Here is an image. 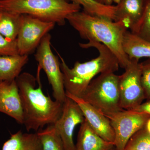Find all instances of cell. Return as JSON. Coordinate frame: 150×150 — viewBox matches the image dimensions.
<instances>
[{"label":"cell","instance_id":"cell-1","mask_svg":"<svg viewBox=\"0 0 150 150\" xmlns=\"http://www.w3.org/2000/svg\"><path fill=\"white\" fill-rule=\"evenodd\" d=\"M41 69L38 67L37 78L22 73L16 79L23 110V124L28 132H37L46 125L56 123L62 115L64 103L52 100L43 93L40 83Z\"/></svg>","mask_w":150,"mask_h":150},{"label":"cell","instance_id":"cell-2","mask_svg":"<svg viewBox=\"0 0 150 150\" xmlns=\"http://www.w3.org/2000/svg\"><path fill=\"white\" fill-rule=\"evenodd\" d=\"M67 20L82 38L106 46L118 59L121 68L125 69L129 64L130 59L123 46V36L128 29L121 23L80 11L70 14Z\"/></svg>","mask_w":150,"mask_h":150},{"label":"cell","instance_id":"cell-3","mask_svg":"<svg viewBox=\"0 0 150 150\" xmlns=\"http://www.w3.org/2000/svg\"><path fill=\"white\" fill-rule=\"evenodd\" d=\"M79 44L80 47L85 49L95 48L98 51V56L83 63L76 62L74 67L70 68L64 58L58 54L61 60L60 68L66 92L81 98L96 76L103 73H115L118 71L120 65L115 55L102 43L90 41Z\"/></svg>","mask_w":150,"mask_h":150},{"label":"cell","instance_id":"cell-4","mask_svg":"<svg viewBox=\"0 0 150 150\" xmlns=\"http://www.w3.org/2000/svg\"><path fill=\"white\" fill-rule=\"evenodd\" d=\"M81 7L67 0H0V10L27 14L48 22L64 25L67 17Z\"/></svg>","mask_w":150,"mask_h":150},{"label":"cell","instance_id":"cell-5","mask_svg":"<svg viewBox=\"0 0 150 150\" xmlns=\"http://www.w3.org/2000/svg\"><path fill=\"white\" fill-rule=\"evenodd\" d=\"M81 98L104 115L123 110L120 105L119 76L113 72L103 73L94 79Z\"/></svg>","mask_w":150,"mask_h":150},{"label":"cell","instance_id":"cell-6","mask_svg":"<svg viewBox=\"0 0 150 150\" xmlns=\"http://www.w3.org/2000/svg\"><path fill=\"white\" fill-rule=\"evenodd\" d=\"M51 38L49 33L43 37L36 49L35 58L38 62V67L43 69L47 75L55 100L64 103L67 97L63 73L60 68L59 57L55 56L51 50Z\"/></svg>","mask_w":150,"mask_h":150},{"label":"cell","instance_id":"cell-7","mask_svg":"<svg viewBox=\"0 0 150 150\" xmlns=\"http://www.w3.org/2000/svg\"><path fill=\"white\" fill-rule=\"evenodd\" d=\"M125 72L119 76L120 105L124 110H133L145 98L141 82V68L139 60L130 59Z\"/></svg>","mask_w":150,"mask_h":150},{"label":"cell","instance_id":"cell-8","mask_svg":"<svg viewBox=\"0 0 150 150\" xmlns=\"http://www.w3.org/2000/svg\"><path fill=\"white\" fill-rule=\"evenodd\" d=\"M105 115L110 120L114 130V144L116 150H124L130 138L144 127L150 117L146 113L124 109Z\"/></svg>","mask_w":150,"mask_h":150},{"label":"cell","instance_id":"cell-9","mask_svg":"<svg viewBox=\"0 0 150 150\" xmlns=\"http://www.w3.org/2000/svg\"><path fill=\"white\" fill-rule=\"evenodd\" d=\"M55 24L28 15H21L20 27L16 38L19 54L28 55L35 51L43 37L54 28Z\"/></svg>","mask_w":150,"mask_h":150},{"label":"cell","instance_id":"cell-10","mask_svg":"<svg viewBox=\"0 0 150 150\" xmlns=\"http://www.w3.org/2000/svg\"><path fill=\"white\" fill-rule=\"evenodd\" d=\"M84 120L79 105L67 97L63 104L62 115L54 124L62 138L65 150H76L73 139L74 131L76 126L81 124Z\"/></svg>","mask_w":150,"mask_h":150},{"label":"cell","instance_id":"cell-11","mask_svg":"<svg viewBox=\"0 0 150 150\" xmlns=\"http://www.w3.org/2000/svg\"><path fill=\"white\" fill-rule=\"evenodd\" d=\"M66 95V96L79 105L85 118L92 129L105 141L114 143L115 133L108 118L81 98L74 96L67 92Z\"/></svg>","mask_w":150,"mask_h":150},{"label":"cell","instance_id":"cell-12","mask_svg":"<svg viewBox=\"0 0 150 150\" xmlns=\"http://www.w3.org/2000/svg\"><path fill=\"white\" fill-rule=\"evenodd\" d=\"M0 112L23 124V110L16 79L0 83Z\"/></svg>","mask_w":150,"mask_h":150},{"label":"cell","instance_id":"cell-13","mask_svg":"<svg viewBox=\"0 0 150 150\" xmlns=\"http://www.w3.org/2000/svg\"><path fill=\"white\" fill-rule=\"evenodd\" d=\"M145 4V0H121L116 5L114 21L131 30L141 19Z\"/></svg>","mask_w":150,"mask_h":150},{"label":"cell","instance_id":"cell-14","mask_svg":"<svg viewBox=\"0 0 150 150\" xmlns=\"http://www.w3.org/2000/svg\"><path fill=\"white\" fill-rule=\"evenodd\" d=\"M76 150H110L114 143L108 142L97 134L85 118L78 133Z\"/></svg>","mask_w":150,"mask_h":150},{"label":"cell","instance_id":"cell-15","mask_svg":"<svg viewBox=\"0 0 150 150\" xmlns=\"http://www.w3.org/2000/svg\"><path fill=\"white\" fill-rule=\"evenodd\" d=\"M28 61V55L0 56V83L16 79Z\"/></svg>","mask_w":150,"mask_h":150},{"label":"cell","instance_id":"cell-16","mask_svg":"<svg viewBox=\"0 0 150 150\" xmlns=\"http://www.w3.org/2000/svg\"><path fill=\"white\" fill-rule=\"evenodd\" d=\"M123 50L130 59L150 58V42L129 30L123 36Z\"/></svg>","mask_w":150,"mask_h":150},{"label":"cell","instance_id":"cell-17","mask_svg":"<svg viewBox=\"0 0 150 150\" xmlns=\"http://www.w3.org/2000/svg\"><path fill=\"white\" fill-rule=\"evenodd\" d=\"M2 150H41V146L36 133L26 134L19 131L5 142Z\"/></svg>","mask_w":150,"mask_h":150},{"label":"cell","instance_id":"cell-18","mask_svg":"<svg viewBox=\"0 0 150 150\" xmlns=\"http://www.w3.org/2000/svg\"><path fill=\"white\" fill-rule=\"evenodd\" d=\"M21 22V15L0 10V34L9 40H16Z\"/></svg>","mask_w":150,"mask_h":150},{"label":"cell","instance_id":"cell-19","mask_svg":"<svg viewBox=\"0 0 150 150\" xmlns=\"http://www.w3.org/2000/svg\"><path fill=\"white\" fill-rule=\"evenodd\" d=\"M36 134L41 144V150H65L62 138L54 124L40 129Z\"/></svg>","mask_w":150,"mask_h":150},{"label":"cell","instance_id":"cell-20","mask_svg":"<svg viewBox=\"0 0 150 150\" xmlns=\"http://www.w3.org/2000/svg\"><path fill=\"white\" fill-rule=\"evenodd\" d=\"M83 7L84 11L91 15L104 17L114 21L116 6L102 4L95 0H69Z\"/></svg>","mask_w":150,"mask_h":150},{"label":"cell","instance_id":"cell-21","mask_svg":"<svg viewBox=\"0 0 150 150\" xmlns=\"http://www.w3.org/2000/svg\"><path fill=\"white\" fill-rule=\"evenodd\" d=\"M130 31L150 42V0H145L142 18Z\"/></svg>","mask_w":150,"mask_h":150},{"label":"cell","instance_id":"cell-22","mask_svg":"<svg viewBox=\"0 0 150 150\" xmlns=\"http://www.w3.org/2000/svg\"><path fill=\"white\" fill-rule=\"evenodd\" d=\"M124 150H150V134L144 128L132 136Z\"/></svg>","mask_w":150,"mask_h":150},{"label":"cell","instance_id":"cell-23","mask_svg":"<svg viewBox=\"0 0 150 150\" xmlns=\"http://www.w3.org/2000/svg\"><path fill=\"white\" fill-rule=\"evenodd\" d=\"M141 82L146 99H150V58L140 63Z\"/></svg>","mask_w":150,"mask_h":150},{"label":"cell","instance_id":"cell-24","mask_svg":"<svg viewBox=\"0 0 150 150\" xmlns=\"http://www.w3.org/2000/svg\"><path fill=\"white\" fill-rule=\"evenodd\" d=\"M19 54L16 39L9 40L0 34V56H10Z\"/></svg>","mask_w":150,"mask_h":150},{"label":"cell","instance_id":"cell-25","mask_svg":"<svg viewBox=\"0 0 150 150\" xmlns=\"http://www.w3.org/2000/svg\"><path fill=\"white\" fill-rule=\"evenodd\" d=\"M131 110L146 113L150 116V99L148 100L146 102L141 103L134 109Z\"/></svg>","mask_w":150,"mask_h":150},{"label":"cell","instance_id":"cell-26","mask_svg":"<svg viewBox=\"0 0 150 150\" xmlns=\"http://www.w3.org/2000/svg\"><path fill=\"white\" fill-rule=\"evenodd\" d=\"M95 1L100 4L108 6L112 5V3L113 2V0H95Z\"/></svg>","mask_w":150,"mask_h":150},{"label":"cell","instance_id":"cell-27","mask_svg":"<svg viewBox=\"0 0 150 150\" xmlns=\"http://www.w3.org/2000/svg\"><path fill=\"white\" fill-rule=\"evenodd\" d=\"M143 128L150 134V117L148 119Z\"/></svg>","mask_w":150,"mask_h":150},{"label":"cell","instance_id":"cell-28","mask_svg":"<svg viewBox=\"0 0 150 150\" xmlns=\"http://www.w3.org/2000/svg\"><path fill=\"white\" fill-rule=\"evenodd\" d=\"M120 1H121V0H113V2L116 3V4H118V3H119V2Z\"/></svg>","mask_w":150,"mask_h":150},{"label":"cell","instance_id":"cell-29","mask_svg":"<svg viewBox=\"0 0 150 150\" xmlns=\"http://www.w3.org/2000/svg\"><path fill=\"white\" fill-rule=\"evenodd\" d=\"M110 150H116L115 149V147H113V148H112V149H110Z\"/></svg>","mask_w":150,"mask_h":150}]
</instances>
